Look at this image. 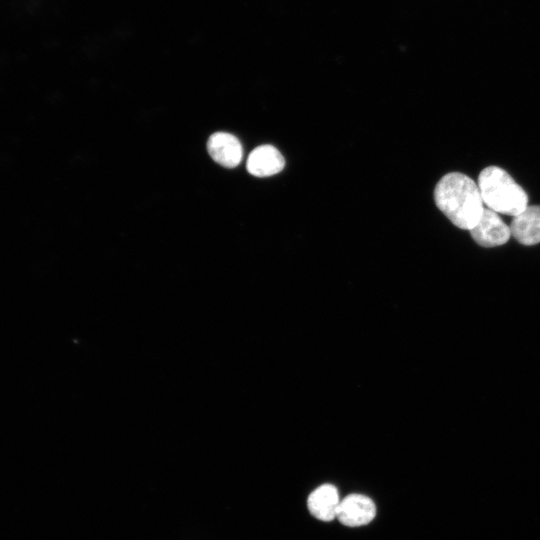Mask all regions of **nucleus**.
<instances>
[{
    "instance_id": "1",
    "label": "nucleus",
    "mask_w": 540,
    "mask_h": 540,
    "mask_svg": "<svg viewBox=\"0 0 540 540\" xmlns=\"http://www.w3.org/2000/svg\"><path fill=\"white\" fill-rule=\"evenodd\" d=\"M437 207L458 228L471 230L480 219L484 203L478 185L465 174L443 176L434 190Z\"/></svg>"
},
{
    "instance_id": "2",
    "label": "nucleus",
    "mask_w": 540,
    "mask_h": 540,
    "mask_svg": "<svg viewBox=\"0 0 540 540\" xmlns=\"http://www.w3.org/2000/svg\"><path fill=\"white\" fill-rule=\"evenodd\" d=\"M483 203L492 211L515 217L528 206L524 189L502 168L489 166L478 177Z\"/></svg>"
},
{
    "instance_id": "3",
    "label": "nucleus",
    "mask_w": 540,
    "mask_h": 540,
    "mask_svg": "<svg viewBox=\"0 0 540 540\" xmlns=\"http://www.w3.org/2000/svg\"><path fill=\"white\" fill-rule=\"evenodd\" d=\"M469 231L473 239L483 247L503 245L511 236L510 227L498 213L489 208H484L480 219Z\"/></svg>"
},
{
    "instance_id": "4",
    "label": "nucleus",
    "mask_w": 540,
    "mask_h": 540,
    "mask_svg": "<svg viewBox=\"0 0 540 540\" xmlns=\"http://www.w3.org/2000/svg\"><path fill=\"white\" fill-rule=\"evenodd\" d=\"M376 516L373 500L362 494H350L340 501L336 519L348 527L370 523Z\"/></svg>"
},
{
    "instance_id": "5",
    "label": "nucleus",
    "mask_w": 540,
    "mask_h": 540,
    "mask_svg": "<svg viewBox=\"0 0 540 540\" xmlns=\"http://www.w3.org/2000/svg\"><path fill=\"white\" fill-rule=\"evenodd\" d=\"M211 158L226 168H234L242 160L243 150L240 141L232 134L216 132L207 141Z\"/></svg>"
},
{
    "instance_id": "6",
    "label": "nucleus",
    "mask_w": 540,
    "mask_h": 540,
    "mask_svg": "<svg viewBox=\"0 0 540 540\" xmlns=\"http://www.w3.org/2000/svg\"><path fill=\"white\" fill-rule=\"evenodd\" d=\"M341 499L332 484H322L311 492L307 499L308 510L320 521L329 522L337 517Z\"/></svg>"
},
{
    "instance_id": "7",
    "label": "nucleus",
    "mask_w": 540,
    "mask_h": 540,
    "mask_svg": "<svg viewBox=\"0 0 540 540\" xmlns=\"http://www.w3.org/2000/svg\"><path fill=\"white\" fill-rule=\"evenodd\" d=\"M285 166V160L277 148L272 145L256 147L247 159V170L256 177H267L279 173Z\"/></svg>"
},
{
    "instance_id": "8",
    "label": "nucleus",
    "mask_w": 540,
    "mask_h": 540,
    "mask_svg": "<svg viewBox=\"0 0 540 540\" xmlns=\"http://www.w3.org/2000/svg\"><path fill=\"white\" fill-rule=\"evenodd\" d=\"M511 235L523 245L540 243V206H527L510 225Z\"/></svg>"
}]
</instances>
